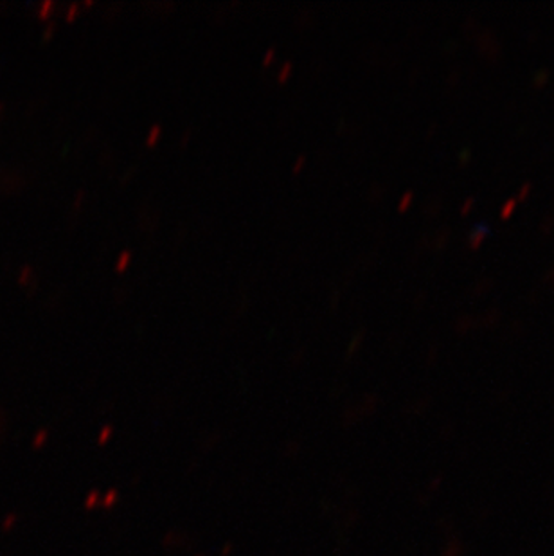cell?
<instances>
[{
	"label": "cell",
	"instance_id": "cell-6",
	"mask_svg": "<svg viewBox=\"0 0 554 556\" xmlns=\"http://www.w3.org/2000/svg\"><path fill=\"white\" fill-rule=\"evenodd\" d=\"M76 13H78V5L74 4L71 10H68V21L73 18V16H76Z\"/></svg>",
	"mask_w": 554,
	"mask_h": 556
},
{
	"label": "cell",
	"instance_id": "cell-2",
	"mask_svg": "<svg viewBox=\"0 0 554 556\" xmlns=\"http://www.w3.org/2000/svg\"><path fill=\"white\" fill-rule=\"evenodd\" d=\"M163 130H161V126H153L152 131H150V136L147 139V147H153L155 141H158L159 137H161Z\"/></svg>",
	"mask_w": 554,
	"mask_h": 556
},
{
	"label": "cell",
	"instance_id": "cell-1",
	"mask_svg": "<svg viewBox=\"0 0 554 556\" xmlns=\"http://www.w3.org/2000/svg\"><path fill=\"white\" fill-rule=\"evenodd\" d=\"M130 252H123V254H121L119 256V260H117V263H115V270H117V273H123V270H125V268L128 267V263H130Z\"/></svg>",
	"mask_w": 554,
	"mask_h": 556
},
{
	"label": "cell",
	"instance_id": "cell-5",
	"mask_svg": "<svg viewBox=\"0 0 554 556\" xmlns=\"http://www.w3.org/2000/svg\"><path fill=\"white\" fill-rule=\"evenodd\" d=\"M306 163V159L299 157L298 164H295V168H293V172L298 174L299 169L303 168V164Z\"/></svg>",
	"mask_w": 554,
	"mask_h": 556
},
{
	"label": "cell",
	"instance_id": "cell-4",
	"mask_svg": "<svg viewBox=\"0 0 554 556\" xmlns=\"http://www.w3.org/2000/svg\"><path fill=\"white\" fill-rule=\"evenodd\" d=\"M274 54H276V49H270V51L265 54V59H263V65H268V63L273 62Z\"/></svg>",
	"mask_w": 554,
	"mask_h": 556
},
{
	"label": "cell",
	"instance_id": "cell-3",
	"mask_svg": "<svg viewBox=\"0 0 554 556\" xmlns=\"http://www.w3.org/2000/svg\"><path fill=\"white\" fill-rule=\"evenodd\" d=\"M292 73V63L288 62L282 65L281 73H279V84H285L287 81L288 76Z\"/></svg>",
	"mask_w": 554,
	"mask_h": 556
}]
</instances>
